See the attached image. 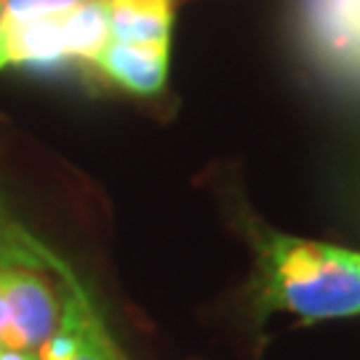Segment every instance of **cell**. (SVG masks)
<instances>
[{"label": "cell", "instance_id": "obj_6", "mask_svg": "<svg viewBox=\"0 0 360 360\" xmlns=\"http://www.w3.org/2000/svg\"><path fill=\"white\" fill-rule=\"evenodd\" d=\"M110 32L120 43H171V0H104Z\"/></svg>", "mask_w": 360, "mask_h": 360}, {"label": "cell", "instance_id": "obj_1", "mask_svg": "<svg viewBox=\"0 0 360 360\" xmlns=\"http://www.w3.org/2000/svg\"><path fill=\"white\" fill-rule=\"evenodd\" d=\"M264 307L302 321L360 315V251L270 232L259 248Z\"/></svg>", "mask_w": 360, "mask_h": 360}, {"label": "cell", "instance_id": "obj_8", "mask_svg": "<svg viewBox=\"0 0 360 360\" xmlns=\"http://www.w3.org/2000/svg\"><path fill=\"white\" fill-rule=\"evenodd\" d=\"M46 264L43 245L27 238L22 227L0 214V267H35Z\"/></svg>", "mask_w": 360, "mask_h": 360}, {"label": "cell", "instance_id": "obj_11", "mask_svg": "<svg viewBox=\"0 0 360 360\" xmlns=\"http://www.w3.org/2000/svg\"><path fill=\"white\" fill-rule=\"evenodd\" d=\"M11 328V304H8V267H0V347Z\"/></svg>", "mask_w": 360, "mask_h": 360}, {"label": "cell", "instance_id": "obj_12", "mask_svg": "<svg viewBox=\"0 0 360 360\" xmlns=\"http://www.w3.org/2000/svg\"><path fill=\"white\" fill-rule=\"evenodd\" d=\"M0 360H38V352H30V349L0 347Z\"/></svg>", "mask_w": 360, "mask_h": 360}, {"label": "cell", "instance_id": "obj_7", "mask_svg": "<svg viewBox=\"0 0 360 360\" xmlns=\"http://www.w3.org/2000/svg\"><path fill=\"white\" fill-rule=\"evenodd\" d=\"M59 30H62V46H65V59H83L91 62L107 49L112 40L110 32V13L104 0H83L75 8L59 16Z\"/></svg>", "mask_w": 360, "mask_h": 360}, {"label": "cell", "instance_id": "obj_2", "mask_svg": "<svg viewBox=\"0 0 360 360\" xmlns=\"http://www.w3.org/2000/svg\"><path fill=\"white\" fill-rule=\"evenodd\" d=\"M299 32L312 62L360 89V0H299Z\"/></svg>", "mask_w": 360, "mask_h": 360}, {"label": "cell", "instance_id": "obj_3", "mask_svg": "<svg viewBox=\"0 0 360 360\" xmlns=\"http://www.w3.org/2000/svg\"><path fill=\"white\" fill-rule=\"evenodd\" d=\"M8 304L11 328L3 347L38 352L59 326L62 304L56 291L35 267H8Z\"/></svg>", "mask_w": 360, "mask_h": 360}, {"label": "cell", "instance_id": "obj_9", "mask_svg": "<svg viewBox=\"0 0 360 360\" xmlns=\"http://www.w3.org/2000/svg\"><path fill=\"white\" fill-rule=\"evenodd\" d=\"M83 0H0V19H46L62 16Z\"/></svg>", "mask_w": 360, "mask_h": 360}, {"label": "cell", "instance_id": "obj_5", "mask_svg": "<svg viewBox=\"0 0 360 360\" xmlns=\"http://www.w3.org/2000/svg\"><path fill=\"white\" fill-rule=\"evenodd\" d=\"M65 59L59 16L0 19V72L22 65H51Z\"/></svg>", "mask_w": 360, "mask_h": 360}, {"label": "cell", "instance_id": "obj_4", "mask_svg": "<svg viewBox=\"0 0 360 360\" xmlns=\"http://www.w3.org/2000/svg\"><path fill=\"white\" fill-rule=\"evenodd\" d=\"M168 49L171 43H120L110 40L94 65L120 89L155 96L166 89L168 80Z\"/></svg>", "mask_w": 360, "mask_h": 360}, {"label": "cell", "instance_id": "obj_10", "mask_svg": "<svg viewBox=\"0 0 360 360\" xmlns=\"http://www.w3.org/2000/svg\"><path fill=\"white\" fill-rule=\"evenodd\" d=\"M70 360H123V355L115 347V342L110 339L107 328L99 321V315H94V321H91L89 331L83 336L80 347L75 349V355Z\"/></svg>", "mask_w": 360, "mask_h": 360}]
</instances>
